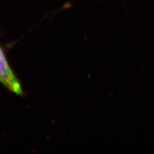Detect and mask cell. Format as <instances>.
<instances>
[{"label": "cell", "instance_id": "obj_1", "mask_svg": "<svg viewBox=\"0 0 154 154\" xmlns=\"http://www.w3.org/2000/svg\"><path fill=\"white\" fill-rule=\"evenodd\" d=\"M0 84L17 96L24 94L22 84L17 76L6 56L5 51L0 44Z\"/></svg>", "mask_w": 154, "mask_h": 154}]
</instances>
